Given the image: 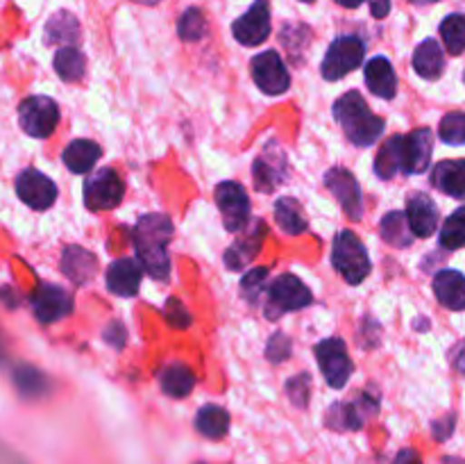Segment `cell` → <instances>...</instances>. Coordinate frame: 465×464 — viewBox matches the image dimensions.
<instances>
[{"label": "cell", "mask_w": 465, "mask_h": 464, "mask_svg": "<svg viewBox=\"0 0 465 464\" xmlns=\"http://www.w3.org/2000/svg\"><path fill=\"white\" fill-rule=\"evenodd\" d=\"M263 239H266V223L262 218H254L248 230H241V237L225 250V267L232 271H241L252 264L262 250Z\"/></svg>", "instance_id": "9a60e30c"}, {"label": "cell", "mask_w": 465, "mask_h": 464, "mask_svg": "<svg viewBox=\"0 0 465 464\" xmlns=\"http://www.w3.org/2000/svg\"><path fill=\"white\" fill-rule=\"evenodd\" d=\"M289 355H291V339L284 335V332H275V335L268 339L266 358L271 359V362L280 364V362H284Z\"/></svg>", "instance_id": "b9f144b4"}, {"label": "cell", "mask_w": 465, "mask_h": 464, "mask_svg": "<svg viewBox=\"0 0 465 464\" xmlns=\"http://www.w3.org/2000/svg\"><path fill=\"white\" fill-rule=\"evenodd\" d=\"M440 246L448 250H457L465 246V207H459L440 230Z\"/></svg>", "instance_id": "d590c367"}, {"label": "cell", "mask_w": 465, "mask_h": 464, "mask_svg": "<svg viewBox=\"0 0 465 464\" xmlns=\"http://www.w3.org/2000/svg\"><path fill=\"white\" fill-rule=\"evenodd\" d=\"M325 187L336 196L343 212L348 214L352 221H361L363 217V200H361V187H359L357 177L348 171V168H330L325 173Z\"/></svg>", "instance_id": "7c38bea8"}, {"label": "cell", "mask_w": 465, "mask_h": 464, "mask_svg": "<svg viewBox=\"0 0 465 464\" xmlns=\"http://www.w3.org/2000/svg\"><path fill=\"white\" fill-rule=\"evenodd\" d=\"M331 264L350 285H361L371 273V257L354 232L341 230L331 248Z\"/></svg>", "instance_id": "277c9868"}, {"label": "cell", "mask_w": 465, "mask_h": 464, "mask_svg": "<svg viewBox=\"0 0 465 464\" xmlns=\"http://www.w3.org/2000/svg\"><path fill=\"white\" fill-rule=\"evenodd\" d=\"M381 239L395 248H407L413 241V230L409 226L407 212H389L381 218Z\"/></svg>", "instance_id": "1f68e13d"}, {"label": "cell", "mask_w": 465, "mask_h": 464, "mask_svg": "<svg viewBox=\"0 0 465 464\" xmlns=\"http://www.w3.org/2000/svg\"><path fill=\"white\" fill-rule=\"evenodd\" d=\"M250 71H252L254 85H257L263 94L282 96L284 91H289V68H286L280 53H275V50H266V53H259L257 57H252Z\"/></svg>", "instance_id": "8fae6325"}, {"label": "cell", "mask_w": 465, "mask_h": 464, "mask_svg": "<svg viewBox=\"0 0 465 464\" xmlns=\"http://www.w3.org/2000/svg\"><path fill=\"white\" fill-rule=\"evenodd\" d=\"M14 382H16L18 391H21L23 396H27V398L44 396L45 391L50 389V385H48V380H45L44 373L36 371V368H32V367H18L16 371H14Z\"/></svg>", "instance_id": "e575fe53"}, {"label": "cell", "mask_w": 465, "mask_h": 464, "mask_svg": "<svg viewBox=\"0 0 465 464\" xmlns=\"http://www.w3.org/2000/svg\"><path fill=\"white\" fill-rule=\"evenodd\" d=\"M366 85L377 98L393 100L398 94V77H395L393 64L381 55L372 57L366 64Z\"/></svg>", "instance_id": "44dd1931"}, {"label": "cell", "mask_w": 465, "mask_h": 464, "mask_svg": "<svg viewBox=\"0 0 465 464\" xmlns=\"http://www.w3.org/2000/svg\"><path fill=\"white\" fill-rule=\"evenodd\" d=\"M439 135L450 146L465 144V112H452L448 116H443Z\"/></svg>", "instance_id": "74e56055"}, {"label": "cell", "mask_w": 465, "mask_h": 464, "mask_svg": "<svg viewBox=\"0 0 465 464\" xmlns=\"http://www.w3.org/2000/svg\"><path fill=\"white\" fill-rule=\"evenodd\" d=\"M302 3H313V0H302Z\"/></svg>", "instance_id": "816d5d0a"}, {"label": "cell", "mask_w": 465, "mask_h": 464, "mask_svg": "<svg viewBox=\"0 0 465 464\" xmlns=\"http://www.w3.org/2000/svg\"><path fill=\"white\" fill-rule=\"evenodd\" d=\"M413 5H431V3H439V0H409Z\"/></svg>", "instance_id": "f907efd6"}, {"label": "cell", "mask_w": 465, "mask_h": 464, "mask_svg": "<svg viewBox=\"0 0 465 464\" xmlns=\"http://www.w3.org/2000/svg\"><path fill=\"white\" fill-rule=\"evenodd\" d=\"M316 358L327 385L334 387V389H341V387L348 385L354 367L352 359H350L348 355V346H345L343 339L331 337V339L321 341V344L316 346Z\"/></svg>", "instance_id": "52a82bcc"}, {"label": "cell", "mask_w": 465, "mask_h": 464, "mask_svg": "<svg viewBox=\"0 0 465 464\" xmlns=\"http://www.w3.org/2000/svg\"><path fill=\"white\" fill-rule=\"evenodd\" d=\"M100 155H103V148H100L95 141L75 139V141H71L66 148H64L62 159H64V164H66L68 171L82 176V173H89L91 168L95 166V162L100 159Z\"/></svg>", "instance_id": "d4e9b609"}, {"label": "cell", "mask_w": 465, "mask_h": 464, "mask_svg": "<svg viewBox=\"0 0 465 464\" xmlns=\"http://www.w3.org/2000/svg\"><path fill=\"white\" fill-rule=\"evenodd\" d=\"M62 271L75 285H84V282L94 280V276L98 273V259L80 246H68L62 255Z\"/></svg>", "instance_id": "7402d4cb"}, {"label": "cell", "mask_w": 465, "mask_h": 464, "mask_svg": "<svg viewBox=\"0 0 465 464\" xmlns=\"http://www.w3.org/2000/svg\"><path fill=\"white\" fill-rule=\"evenodd\" d=\"M275 221L286 235H302L307 230L309 221L302 212V205L295 198H280L275 203Z\"/></svg>", "instance_id": "f546056e"}, {"label": "cell", "mask_w": 465, "mask_h": 464, "mask_svg": "<svg viewBox=\"0 0 465 464\" xmlns=\"http://www.w3.org/2000/svg\"><path fill=\"white\" fill-rule=\"evenodd\" d=\"M80 41V23L71 12H57L45 23V44L75 45Z\"/></svg>", "instance_id": "83f0119b"}, {"label": "cell", "mask_w": 465, "mask_h": 464, "mask_svg": "<svg viewBox=\"0 0 465 464\" xmlns=\"http://www.w3.org/2000/svg\"><path fill=\"white\" fill-rule=\"evenodd\" d=\"M21 127L35 139H45L54 132L59 123V107L48 96H30L18 107Z\"/></svg>", "instance_id": "8992f818"}, {"label": "cell", "mask_w": 465, "mask_h": 464, "mask_svg": "<svg viewBox=\"0 0 465 464\" xmlns=\"http://www.w3.org/2000/svg\"><path fill=\"white\" fill-rule=\"evenodd\" d=\"M363 55H366V45H363V41L359 39V36H339V39L330 45L325 59H322V77L334 82L350 76L354 68L361 66Z\"/></svg>", "instance_id": "5b68a950"}, {"label": "cell", "mask_w": 465, "mask_h": 464, "mask_svg": "<svg viewBox=\"0 0 465 464\" xmlns=\"http://www.w3.org/2000/svg\"><path fill=\"white\" fill-rule=\"evenodd\" d=\"M371 12L375 18H386L391 12V0H371Z\"/></svg>", "instance_id": "bcb514c9"}, {"label": "cell", "mask_w": 465, "mask_h": 464, "mask_svg": "<svg viewBox=\"0 0 465 464\" xmlns=\"http://www.w3.org/2000/svg\"><path fill=\"white\" fill-rule=\"evenodd\" d=\"M159 385H162L163 394H168L171 398H184L193 391L195 376L186 364H168L159 371Z\"/></svg>", "instance_id": "4316f807"}, {"label": "cell", "mask_w": 465, "mask_h": 464, "mask_svg": "<svg viewBox=\"0 0 465 464\" xmlns=\"http://www.w3.org/2000/svg\"><path fill=\"white\" fill-rule=\"evenodd\" d=\"M123 194H125V187H123V180L114 168H100L84 182V205L91 212L118 207Z\"/></svg>", "instance_id": "ba28073f"}, {"label": "cell", "mask_w": 465, "mask_h": 464, "mask_svg": "<svg viewBox=\"0 0 465 464\" xmlns=\"http://www.w3.org/2000/svg\"><path fill=\"white\" fill-rule=\"evenodd\" d=\"M375 173L381 180H391L395 173H402V135L384 141L375 159Z\"/></svg>", "instance_id": "4dcf8cb0"}, {"label": "cell", "mask_w": 465, "mask_h": 464, "mask_svg": "<svg viewBox=\"0 0 465 464\" xmlns=\"http://www.w3.org/2000/svg\"><path fill=\"white\" fill-rule=\"evenodd\" d=\"M334 118L341 123L345 136L354 146L368 148V146L380 141V136L384 135L386 121L377 116V114H372V109L368 107V103L359 91H348V94L336 100Z\"/></svg>", "instance_id": "7a4b0ae2"}, {"label": "cell", "mask_w": 465, "mask_h": 464, "mask_svg": "<svg viewBox=\"0 0 465 464\" xmlns=\"http://www.w3.org/2000/svg\"><path fill=\"white\" fill-rule=\"evenodd\" d=\"M431 136L430 127H418V130L402 135V173H425L431 162Z\"/></svg>", "instance_id": "e0dca14e"}, {"label": "cell", "mask_w": 465, "mask_h": 464, "mask_svg": "<svg viewBox=\"0 0 465 464\" xmlns=\"http://www.w3.org/2000/svg\"><path fill=\"white\" fill-rule=\"evenodd\" d=\"M457 368H459V371L465 373V355H463V358H457Z\"/></svg>", "instance_id": "681fc988"}, {"label": "cell", "mask_w": 465, "mask_h": 464, "mask_svg": "<svg viewBox=\"0 0 465 464\" xmlns=\"http://www.w3.org/2000/svg\"><path fill=\"white\" fill-rule=\"evenodd\" d=\"M313 303V294L309 287L293 273H282L268 285V300H266V318L277 321L282 314L304 309Z\"/></svg>", "instance_id": "3957f363"}, {"label": "cell", "mask_w": 465, "mask_h": 464, "mask_svg": "<svg viewBox=\"0 0 465 464\" xmlns=\"http://www.w3.org/2000/svg\"><path fill=\"white\" fill-rule=\"evenodd\" d=\"M443 464H465V462H463V459H459V458H445Z\"/></svg>", "instance_id": "c3c4849f"}, {"label": "cell", "mask_w": 465, "mask_h": 464, "mask_svg": "<svg viewBox=\"0 0 465 464\" xmlns=\"http://www.w3.org/2000/svg\"><path fill=\"white\" fill-rule=\"evenodd\" d=\"M32 309L41 323H54L73 312V298L57 285H41L32 296Z\"/></svg>", "instance_id": "2e32d148"}, {"label": "cell", "mask_w": 465, "mask_h": 464, "mask_svg": "<svg viewBox=\"0 0 465 464\" xmlns=\"http://www.w3.org/2000/svg\"><path fill=\"white\" fill-rule=\"evenodd\" d=\"M163 318H166L168 326L180 328V330H184V328L191 326V314L186 312V308L177 298L166 300V308H163Z\"/></svg>", "instance_id": "60d3db41"}, {"label": "cell", "mask_w": 465, "mask_h": 464, "mask_svg": "<svg viewBox=\"0 0 465 464\" xmlns=\"http://www.w3.org/2000/svg\"><path fill=\"white\" fill-rule=\"evenodd\" d=\"M431 185L452 198H465V159H445L436 164Z\"/></svg>", "instance_id": "603a6c76"}, {"label": "cell", "mask_w": 465, "mask_h": 464, "mask_svg": "<svg viewBox=\"0 0 465 464\" xmlns=\"http://www.w3.org/2000/svg\"><path fill=\"white\" fill-rule=\"evenodd\" d=\"M16 194L27 207L44 212L57 198V185L36 168H25L16 177Z\"/></svg>", "instance_id": "4fadbf2b"}, {"label": "cell", "mask_w": 465, "mask_h": 464, "mask_svg": "<svg viewBox=\"0 0 465 464\" xmlns=\"http://www.w3.org/2000/svg\"><path fill=\"white\" fill-rule=\"evenodd\" d=\"M195 430L207 439H223L230 430V414L221 405H204L195 414Z\"/></svg>", "instance_id": "f1b7e54d"}, {"label": "cell", "mask_w": 465, "mask_h": 464, "mask_svg": "<svg viewBox=\"0 0 465 464\" xmlns=\"http://www.w3.org/2000/svg\"><path fill=\"white\" fill-rule=\"evenodd\" d=\"M218 209L223 214V226L230 232H241L250 221V198L239 182H221L213 189Z\"/></svg>", "instance_id": "9c48e42d"}, {"label": "cell", "mask_w": 465, "mask_h": 464, "mask_svg": "<svg viewBox=\"0 0 465 464\" xmlns=\"http://www.w3.org/2000/svg\"><path fill=\"white\" fill-rule=\"evenodd\" d=\"M440 36L448 48V53L461 55L465 50V16L463 14H450L443 23H440Z\"/></svg>", "instance_id": "836d02e7"}, {"label": "cell", "mask_w": 465, "mask_h": 464, "mask_svg": "<svg viewBox=\"0 0 465 464\" xmlns=\"http://www.w3.org/2000/svg\"><path fill=\"white\" fill-rule=\"evenodd\" d=\"M141 277H143V268L139 267V262H134L130 257H123L109 264L104 282H107V289L112 294L130 298V296H136V291H139Z\"/></svg>", "instance_id": "d6986e66"}, {"label": "cell", "mask_w": 465, "mask_h": 464, "mask_svg": "<svg viewBox=\"0 0 465 464\" xmlns=\"http://www.w3.org/2000/svg\"><path fill=\"white\" fill-rule=\"evenodd\" d=\"M204 32H207V21H204L203 12L195 7L186 9L180 21H177V35H180V39L198 41L203 39Z\"/></svg>", "instance_id": "8d00e7d4"}, {"label": "cell", "mask_w": 465, "mask_h": 464, "mask_svg": "<svg viewBox=\"0 0 465 464\" xmlns=\"http://www.w3.org/2000/svg\"><path fill=\"white\" fill-rule=\"evenodd\" d=\"M393 464H422V458H420V453H418V450L404 449V450H400L398 455H395Z\"/></svg>", "instance_id": "f6af8a7d"}, {"label": "cell", "mask_w": 465, "mask_h": 464, "mask_svg": "<svg viewBox=\"0 0 465 464\" xmlns=\"http://www.w3.org/2000/svg\"><path fill=\"white\" fill-rule=\"evenodd\" d=\"M232 35L243 45H262L268 39V35H271V7H268V0H254L252 7L234 21Z\"/></svg>", "instance_id": "5bb4252c"}, {"label": "cell", "mask_w": 465, "mask_h": 464, "mask_svg": "<svg viewBox=\"0 0 465 464\" xmlns=\"http://www.w3.org/2000/svg\"><path fill=\"white\" fill-rule=\"evenodd\" d=\"M431 428H434L436 439L445 441V439H448V437H450V432L454 430V417H445L443 421H436Z\"/></svg>", "instance_id": "ee69618b"}, {"label": "cell", "mask_w": 465, "mask_h": 464, "mask_svg": "<svg viewBox=\"0 0 465 464\" xmlns=\"http://www.w3.org/2000/svg\"><path fill=\"white\" fill-rule=\"evenodd\" d=\"M86 59L75 45H64L54 53V71L64 82H80L84 77Z\"/></svg>", "instance_id": "d6a6232c"}, {"label": "cell", "mask_w": 465, "mask_h": 464, "mask_svg": "<svg viewBox=\"0 0 465 464\" xmlns=\"http://www.w3.org/2000/svg\"><path fill=\"white\" fill-rule=\"evenodd\" d=\"M252 177L257 191H263V194H271L277 187L284 185V180L289 177V164H286V155L277 141H268L266 148L254 159Z\"/></svg>", "instance_id": "30bf717a"}, {"label": "cell", "mask_w": 465, "mask_h": 464, "mask_svg": "<svg viewBox=\"0 0 465 464\" xmlns=\"http://www.w3.org/2000/svg\"><path fill=\"white\" fill-rule=\"evenodd\" d=\"M309 389H312V378H309V373H298V376L286 382V394H289L291 403L300 409L309 405Z\"/></svg>", "instance_id": "ab89813d"}, {"label": "cell", "mask_w": 465, "mask_h": 464, "mask_svg": "<svg viewBox=\"0 0 465 464\" xmlns=\"http://www.w3.org/2000/svg\"><path fill=\"white\" fill-rule=\"evenodd\" d=\"M413 68L420 77L425 80H439L443 76L445 68V57L443 50H440L439 41L436 39H425L413 53Z\"/></svg>", "instance_id": "484cf974"}, {"label": "cell", "mask_w": 465, "mask_h": 464, "mask_svg": "<svg viewBox=\"0 0 465 464\" xmlns=\"http://www.w3.org/2000/svg\"><path fill=\"white\" fill-rule=\"evenodd\" d=\"M463 80H465V76H463Z\"/></svg>", "instance_id": "f5cc1de1"}, {"label": "cell", "mask_w": 465, "mask_h": 464, "mask_svg": "<svg viewBox=\"0 0 465 464\" xmlns=\"http://www.w3.org/2000/svg\"><path fill=\"white\" fill-rule=\"evenodd\" d=\"M407 218L413 235L427 239V237L434 235L436 226H439V209L430 196L413 194L407 203Z\"/></svg>", "instance_id": "ffe728a7"}, {"label": "cell", "mask_w": 465, "mask_h": 464, "mask_svg": "<svg viewBox=\"0 0 465 464\" xmlns=\"http://www.w3.org/2000/svg\"><path fill=\"white\" fill-rule=\"evenodd\" d=\"M266 282H268L266 267L250 268V271L243 276V280H241V294H243V298L248 300V303L254 305L259 300V294L268 287Z\"/></svg>", "instance_id": "f35d334b"}, {"label": "cell", "mask_w": 465, "mask_h": 464, "mask_svg": "<svg viewBox=\"0 0 465 464\" xmlns=\"http://www.w3.org/2000/svg\"><path fill=\"white\" fill-rule=\"evenodd\" d=\"M377 408L380 400L368 394H361L354 403H336L327 414V426L334 430H359L363 426V414H375Z\"/></svg>", "instance_id": "ac0fdd59"}, {"label": "cell", "mask_w": 465, "mask_h": 464, "mask_svg": "<svg viewBox=\"0 0 465 464\" xmlns=\"http://www.w3.org/2000/svg\"><path fill=\"white\" fill-rule=\"evenodd\" d=\"M173 239V223L166 214H145L134 227V248L141 267L154 280H168L171 257L168 244Z\"/></svg>", "instance_id": "6da1fadb"}, {"label": "cell", "mask_w": 465, "mask_h": 464, "mask_svg": "<svg viewBox=\"0 0 465 464\" xmlns=\"http://www.w3.org/2000/svg\"><path fill=\"white\" fill-rule=\"evenodd\" d=\"M434 294L448 309H465V276L454 268H443L434 277Z\"/></svg>", "instance_id": "cb8c5ba5"}, {"label": "cell", "mask_w": 465, "mask_h": 464, "mask_svg": "<svg viewBox=\"0 0 465 464\" xmlns=\"http://www.w3.org/2000/svg\"><path fill=\"white\" fill-rule=\"evenodd\" d=\"M336 3L343 5V7H348V9H354V7H359V5H361L363 0H336Z\"/></svg>", "instance_id": "7dc6e473"}, {"label": "cell", "mask_w": 465, "mask_h": 464, "mask_svg": "<svg viewBox=\"0 0 465 464\" xmlns=\"http://www.w3.org/2000/svg\"><path fill=\"white\" fill-rule=\"evenodd\" d=\"M103 337H104V341H107V344L116 346V348H123V346H125V339H127V330L121 326V321H114L112 326L104 330Z\"/></svg>", "instance_id": "7bdbcfd3"}]
</instances>
